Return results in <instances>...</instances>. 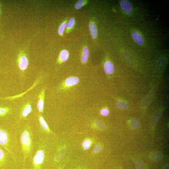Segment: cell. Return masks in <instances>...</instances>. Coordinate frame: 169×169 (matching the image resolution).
I'll list each match as a JSON object with an SVG mask.
<instances>
[{
	"instance_id": "cell-1",
	"label": "cell",
	"mask_w": 169,
	"mask_h": 169,
	"mask_svg": "<svg viewBox=\"0 0 169 169\" xmlns=\"http://www.w3.org/2000/svg\"><path fill=\"white\" fill-rule=\"evenodd\" d=\"M33 135L31 128L27 127L23 131L20 141L22 151L24 157V166L25 160L31 155L33 148Z\"/></svg>"
},
{
	"instance_id": "cell-2",
	"label": "cell",
	"mask_w": 169,
	"mask_h": 169,
	"mask_svg": "<svg viewBox=\"0 0 169 169\" xmlns=\"http://www.w3.org/2000/svg\"><path fill=\"white\" fill-rule=\"evenodd\" d=\"M17 61L19 68L22 73H24L27 69L29 64L28 59L24 51H20Z\"/></svg>"
},
{
	"instance_id": "cell-3",
	"label": "cell",
	"mask_w": 169,
	"mask_h": 169,
	"mask_svg": "<svg viewBox=\"0 0 169 169\" xmlns=\"http://www.w3.org/2000/svg\"><path fill=\"white\" fill-rule=\"evenodd\" d=\"M10 138L7 131L0 129V145L8 152H10Z\"/></svg>"
},
{
	"instance_id": "cell-4",
	"label": "cell",
	"mask_w": 169,
	"mask_h": 169,
	"mask_svg": "<svg viewBox=\"0 0 169 169\" xmlns=\"http://www.w3.org/2000/svg\"><path fill=\"white\" fill-rule=\"evenodd\" d=\"M44 152L42 149L39 148L34 156L33 164L34 169H40L44 158Z\"/></svg>"
},
{
	"instance_id": "cell-5",
	"label": "cell",
	"mask_w": 169,
	"mask_h": 169,
	"mask_svg": "<svg viewBox=\"0 0 169 169\" xmlns=\"http://www.w3.org/2000/svg\"><path fill=\"white\" fill-rule=\"evenodd\" d=\"M44 97L45 89H43L38 96V101L37 104V109L40 112H43V111Z\"/></svg>"
},
{
	"instance_id": "cell-6",
	"label": "cell",
	"mask_w": 169,
	"mask_h": 169,
	"mask_svg": "<svg viewBox=\"0 0 169 169\" xmlns=\"http://www.w3.org/2000/svg\"><path fill=\"white\" fill-rule=\"evenodd\" d=\"M120 5L122 10L126 14H130L131 13L132 5L129 1L122 0L120 2Z\"/></svg>"
},
{
	"instance_id": "cell-7",
	"label": "cell",
	"mask_w": 169,
	"mask_h": 169,
	"mask_svg": "<svg viewBox=\"0 0 169 169\" xmlns=\"http://www.w3.org/2000/svg\"><path fill=\"white\" fill-rule=\"evenodd\" d=\"M31 105L29 103L25 104L22 108L21 115L22 118H26L32 112Z\"/></svg>"
},
{
	"instance_id": "cell-8",
	"label": "cell",
	"mask_w": 169,
	"mask_h": 169,
	"mask_svg": "<svg viewBox=\"0 0 169 169\" xmlns=\"http://www.w3.org/2000/svg\"><path fill=\"white\" fill-rule=\"evenodd\" d=\"M79 81V79L76 77H70L66 79L65 85L67 86H71L77 84Z\"/></svg>"
},
{
	"instance_id": "cell-9",
	"label": "cell",
	"mask_w": 169,
	"mask_h": 169,
	"mask_svg": "<svg viewBox=\"0 0 169 169\" xmlns=\"http://www.w3.org/2000/svg\"><path fill=\"white\" fill-rule=\"evenodd\" d=\"M104 69L105 72L107 74H112L114 71V65L110 62L107 61L105 63Z\"/></svg>"
},
{
	"instance_id": "cell-10",
	"label": "cell",
	"mask_w": 169,
	"mask_h": 169,
	"mask_svg": "<svg viewBox=\"0 0 169 169\" xmlns=\"http://www.w3.org/2000/svg\"><path fill=\"white\" fill-rule=\"evenodd\" d=\"M132 36L134 41L137 44L140 46L144 44L143 38L140 34L136 32H133L132 33Z\"/></svg>"
},
{
	"instance_id": "cell-11",
	"label": "cell",
	"mask_w": 169,
	"mask_h": 169,
	"mask_svg": "<svg viewBox=\"0 0 169 169\" xmlns=\"http://www.w3.org/2000/svg\"><path fill=\"white\" fill-rule=\"evenodd\" d=\"M89 29L92 38L95 39L97 36V30L96 25L93 23H91L89 25Z\"/></svg>"
},
{
	"instance_id": "cell-12",
	"label": "cell",
	"mask_w": 169,
	"mask_h": 169,
	"mask_svg": "<svg viewBox=\"0 0 169 169\" xmlns=\"http://www.w3.org/2000/svg\"><path fill=\"white\" fill-rule=\"evenodd\" d=\"M69 53L68 51L63 50L60 52L59 55V60L60 62H64L68 59Z\"/></svg>"
},
{
	"instance_id": "cell-13",
	"label": "cell",
	"mask_w": 169,
	"mask_h": 169,
	"mask_svg": "<svg viewBox=\"0 0 169 169\" xmlns=\"http://www.w3.org/2000/svg\"><path fill=\"white\" fill-rule=\"evenodd\" d=\"M89 51L88 47H85L83 50L82 55L81 58L82 63H85L87 62L88 59Z\"/></svg>"
},
{
	"instance_id": "cell-14",
	"label": "cell",
	"mask_w": 169,
	"mask_h": 169,
	"mask_svg": "<svg viewBox=\"0 0 169 169\" xmlns=\"http://www.w3.org/2000/svg\"><path fill=\"white\" fill-rule=\"evenodd\" d=\"M161 114V111L157 112L153 116L152 119L151 125L153 127H155L158 121Z\"/></svg>"
},
{
	"instance_id": "cell-15",
	"label": "cell",
	"mask_w": 169,
	"mask_h": 169,
	"mask_svg": "<svg viewBox=\"0 0 169 169\" xmlns=\"http://www.w3.org/2000/svg\"><path fill=\"white\" fill-rule=\"evenodd\" d=\"M165 65V62L163 58H161L159 60L157 64V69L159 72H162L164 68Z\"/></svg>"
},
{
	"instance_id": "cell-16",
	"label": "cell",
	"mask_w": 169,
	"mask_h": 169,
	"mask_svg": "<svg viewBox=\"0 0 169 169\" xmlns=\"http://www.w3.org/2000/svg\"><path fill=\"white\" fill-rule=\"evenodd\" d=\"M39 120L40 125L41 127L45 131H49V127L46 122L42 116L39 115Z\"/></svg>"
},
{
	"instance_id": "cell-17",
	"label": "cell",
	"mask_w": 169,
	"mask_h": 169,
	"mask_svg": "<svg viewBox=\"0 0 169 169\" xmlns=\"http://www.w3.org/2000/svg\"><path fill=\"white\" fill-rule=\"evenodd\" d=\"M66 150L65 149H63L60 150L56 154L55 157V160L59 162L61 160L65 155Z\"/></svg>"
},
{
	"instance_id": "cell-18",
	"label": "cell",
	"mask_w": 169,
	"mask_h": 169,
	"mask_svg": "<svg viewBox=\"0 0 169 169\" xmlns=\"http://www.w3.org/2000/svg\"><path fill=\"white\" fill-rule=\"evenodd\" d=\"M153 95L152 94L150 93L145 97L143 99L141 103L142 106L143 107L147 106L151 100Z\"/></svg>"
},
{
	"instance_id": "cell-19",
	"label": "cell",
	"mask_w": 169,
	"mask_h": 169,
	"mask_svg": "<svg viewBox=\"0 0 169 169\" xmlns=\"http://www.w3.org/2000/svg\"><path fill=\"white\" fill-rule=\"evenodd\" d=\"M130 124L131 126L134 129H138L140 126V122L136 118L131 119L130 121Z\"/></svg>"
},
{
	"instance_id": "cell-20",
	"label": "cell",
	"mask_w": 169,
	"mask_h": 169,
	"mask_svg": "<svg viewBox=\"0 0 169 169\" xmlns=\"http://www.w3.org/2000/svg\"><path fill=\"white\" fill-rule=\"evenodd\" d=\"M151 158L154 161H158L163 159V155L159 152L153 153L151 155Z\"/></svg>"
},
{
	"instance_id": "cell-21",
	"label": "cell",
	"mask_w": 169,
	"mask_h": 169,
	"mask_svg": "<svg viewBox=\"0 0 169 169\" xmlns=\"http://www.w3.org/2000/svg\"><path fill=\"white\" fill-rule=\"evenodd\" d=\"M116 107L119 109L123 110L126 109L128 108V105L124 101H118L116 104Z\"/></svg>"
},
{
	"instance_id": "cell-22",
	"label": "cell",
	"mask_w": 169,
	"mask_h": 169,
	"mask_svg": "<svg viewBox=\"0 0 169 169\" xmlns=\"http://www.w3.org/2000/svg\"><path fill=\"white\" fill-rule=\"evenodd\" d=\"M6 159V156L5 152L0 148V165L5 163Z\"/></svg>"
},
{
	"instance_id": "cell-23",
	"label": "cell",
	"mask_w": 169,
	"mask_h": 169,
	"mask_svg": "<svg viewBox=\"0 0 169 169\" xmlns=\"http://www.w3.org/2000/svg\"><path fill=\"white\" fill-rule=\"evenodd\" d=\"M75 19L72 17L68 21L66 25V28L67 29H70L73 28L75 24Z\"/></svg>"
},
{
	"instance_id": "cell-24",
	"label": "cell",
	"mask_w": 169,
	"mask_h": 169,
	"mask_svg": "<svg viewBox=\"0 0 169 169\" xmlns=\"http://www.w3.org/2000/svg\"><path fill=\"white\" fill-rule=\"evenodd\" d=\"M66 25V22H64L59 26L58 29V33L60 35L62 36L63 35Z\"/></svg>"
},
{
	"instance_id": "cell-25",
	"label": "cell",
	"mask_w": 169,
	"mask_h": 169,
	"mask_svg": "<svg viewBox=\"0 0 169 169\" xmlns=\"http://www.w3.org/2000/svg\"><path fill=\"white\" fill-rule=\"evenodd\" d=\"M10 109L8 107H0V116H4L8 114Z\"/></svg>"
},
{
	"instance_id": "cell-26",
	"label": "cell",
	"mask_w": 169,
	"mask_h": 169,
	"mask_svg": "<svg viewBox=\"0 0 169 169\" xmlns=\"http://www.w3.org/2000/svg\"><path fill=\"white\" fill-rule=\"evenodd\" d=\"M96 123L97 127L100 130H104L105 129V125L102 122L97 120L96 122Z\"/></svg>"
},
{
	"instance_id": "cell-27",
	"label": "cell",
	"mask_w": 169,
	"mask_h": 169,
	"mask_svg": "<svg viewBox=\"0 0 169 169\" xmlns=\"http://www.w3.org/2000/svg\"><path fill=\"white\" fill-rule=\"evenodd\" d=\"M135 165L136 169H145L143 164L140 160H137L135 161Z\"/></svg>"
},
{
	"instance_id": "cell-28",
	"label": "cell",
	"mask_w": 169,
	"mask_h": 169,
	"mask_svg": "<svg viewBox=\"0 0 169 169\" xmlns=\"http://www.w3.org/2000/svg\"><path fill=\"white\" fill-rule=\"evenodd\" d=\"M84 2L83 1H79L77 2L75 5V8L77 10L80 9L84 5Z\"/></svg>"
},
{
	"instance_id": "cell-29",
	"label": "cell",
	"mask_w": 169,
	"mask_h": 169,
	"mask_svg": "<svg viewBox=\"0 0 169 169\" xmlns=\"http://www.w3.org/2000/svg\"><path fill=\"white\" fill-rule=\"evenodd\" d=\"M91 142L88 140H85L82 144L83 147L85 149L89 148L91 145Z\"/></svg>"
},
{
	"instance_id": "cell-30",
	"label": "cell",
	"mask_w": 169,
	"mask_h": 169,
	"mask_svg": "<svg viewBox=\"0 0 169 169\" xmlns=\"http://www.w3.org/2000/svg\"><path fill=\"white\" fill-rule=\"evenodd\" d=\"M101 115L103 116H107L109 114V111L107 109H103L101 111Z\"/></svg>"
},
{
	"instance_id": "cell-31",
	"label": "cell",
	"mask_w": 169,
	"mask_h": 169,
	"mask_svg": "<svg viewBox=\"0 0 169 169\" xmlns=\"http://www.w3.org/2000/svg\"><path fill=\"white\" fill-rule=\"evenodd\" d=\"M101 149V146L100 145H98L95 146V148H94L93 151L94 153H97L100 151Z\"/></svg>"
},
{
	"instance_id": "cell-32",
	"label": "cell",
	"mask_w": 169,
	"mask_h": 169,
	"mask_svg": "<svg viewBox=\"0 0 169 169\" xmlns=\"http://www.w3.org/2000/svg\"><path fill=\"white\" fill-rule=\"evenodd\" d=\"M1 3H0V17H1Z\"/></svg>"
},
{
	"instance_id": "cell-33",
	"label": "cell",
	"mask_w": 169,
	"mask_h": 169,
	"mask_svg": "<svg viewBox=\"0 0 169 169\" xmlns=\"http://www.w3.org/2000/svg\"><path fill=\"white\" fill-rule=\"evenodd\" d=\"M164 169H169V166H166Z\"/></svg>"
}]
</instances>
